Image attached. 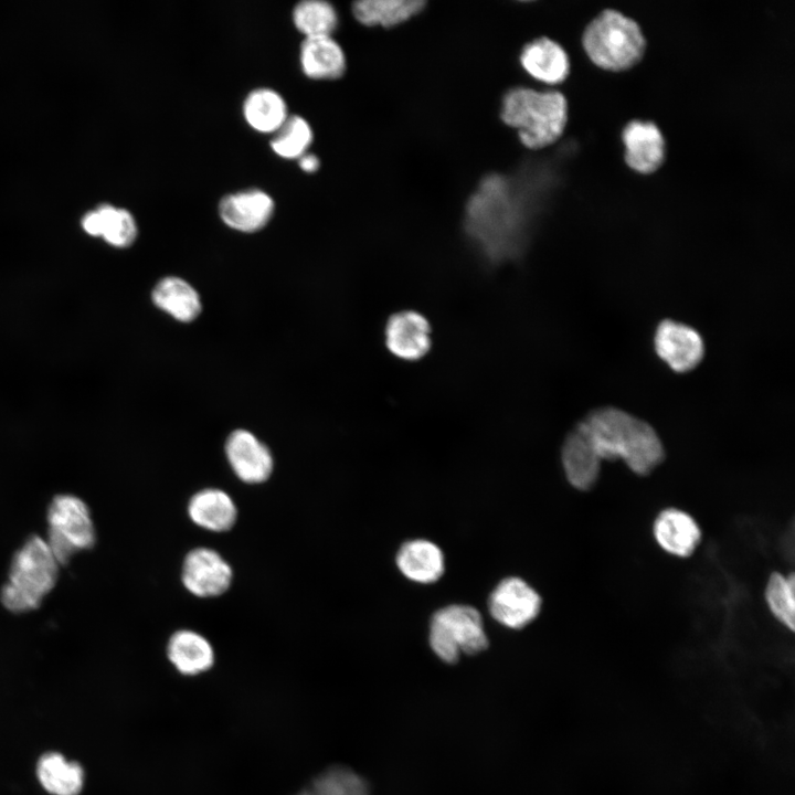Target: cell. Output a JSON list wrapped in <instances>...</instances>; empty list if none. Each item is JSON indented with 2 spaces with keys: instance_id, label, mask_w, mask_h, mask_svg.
<instances>
[{
  "instance_id": "obj_7",
  "label": "cell",
  "mask_w": 795,
  "mask_h": 795,
  "mask_svg": "<svg viewBox=\"0 0 795 795\" xmlns=\"http://www.w3.org/2000/svg\"><path fill=\"white\" fill-rule=\"evenodd\" d=\"M45 542L60 565H65L77 552L96 543V531L89 508L74 495L55 496L47 508Z\"/></svg>"
},
{
  "instance_id": "obj_22",
  "label": "cell",
  "mask_w": 795,
  "mask_h": 795,
  "mask_svg": "<svg viewBox=\"0 0 795 795\" xmlns=\"http://www.w3.org/2000/svg\"><path fill=\"white\" fill-rule=\"evenodd\" d=\"M242 114L252 129L272 135L289 116L284 97L268 87L251 91L243 102Z\"/></svg>"
},
{
  "instance_id": "obj_19",
  "label": "cell",
  "mask_w": 795,
  "mask_h": 795,
  "mask_svg": "<svg viewBox=\"0 0 795 795\" xmlns=\"http://www.w3.org/2000/svg\"><path fill=\"white\" fill-rule=\"evenodd\" d=\"M396 565L409 580L417 583H433L444 572V555L432 541L414 539L404 542L396 554Z\"/></svg>"
},
{
  "instance_id": "obj_4",
  "label": "cell",
  "mask_w": 795,
  "mask_h": 795,
  "mask_svg": "<svg viewBox=\"0 0 795 795\" xmlns=\"http://www.w3.org/2000/svg\"><path fill=\"white\" fill-rule=\"evenodd\" d=\"M60 566L45 540L30 537L11 560L8 581L0 592L2 605L14 614L39 608L55 586Z\"/></svg>"
},
{
  "instance_id": "obj_29",
  "label": "cell",
  "mask_w": 795,
  "mask_h": 795,
  "mask_svg": "<svg viewBox=\"0 0 795 795\" xmlns=\"http://www.w3.org/2000/svg\"><path fill=\"white\" fill-rule=\"evenodd\" d=\"M795 582L793 574L773 573L765 587V601L773 616L785 627L795 626Z\"/></svg>"
},
{
  "instance_id": "obj_6",
  "label": "cell",
  "mask_w": 795,
  "mask_h": 795,
  "mask_svg": "<svg viewBox=\"0 0 795 795\" xmlns=\"http://www.w3.org/2000/svg\"><path fill=\"white\" fill-rule=\"evenodd\" d=\"M428 640L434 654L448 664L456 662L460 654L475 655L488 646L480 613L473 606L460 604L434 613Z\"/></svg>"
},
{
  "instance_id": "obj_9",
  "label": "cell",
  "mask_w": 795,
  "mask_h": 795,
  "mask_svg": "<svg viewBox=\"0 0 795 795\" xmlns=\"http://www.w3.org/2000/svg\"><path fill=\"white\" fill-rule=\"evenodd\" d=\"M657 356L675 372L693 370L704 356V342L692 327L671 319L657 326L654 336Z\"/></svg>"
},
{
  "instance_id": "obj_13",
  "label": "cell",
  "mask_w": 795,
  "mask_h": 795,
  "mask_svg": "<svg viewBox=\"0 0 795 795\" xmlns=\"http://www.w3.org/2000/svg\"><path fill=\"white\" fill-rule=\"evenodd\" d=\"M225 454L235 475L246 484H262L272 475L274 460L269 449L248 431L231 433Z\"/></svg>"
},
{
  "instance_id": "obj_20",
  "label": "cell",
  "mask_w": 795,
  "mask_h": 795,
  "mask_svg": "<svg viewBox=\"0 0 795 795\" xmlns=\"http://www.w3.org/2000/svg\"><path fill=\"white\" fill-rule=\"evenodd\" d=\"M167 655L174 668L184 676L202 674L214 662V651L209 640L189 629L178 630L170 637Z\"/></svg>"
},
{
  "instance_id": "obj_30",
  "label": "cell",
  "mask_w": 795,
  "mask_h": 795,
  "mask_svg": "<svg viewBox=\"0 0 795 795\" xmlns=\"http://www.w3.org/2000/svg\"><path fill=\"white\" fill-rule=\"evenodd\" d=\"M96 209L102 218L100 237L119 248L128 247L135 242L138 227L128 210L112 204H102Z\"/></svg>"
},
{
  "instance_id": "obj_1",
  "label": "cell",
  "mask_w": 795,
  "mask_h": 795,
  "mask_svg": "<svg viewBox=\"0 0 795 795\" xmlns=\"http://www.w3.org/2000/svg\"><path fill=\"white\" fill-rule=\"evenodd\" d=\"M508 186L499 176L485 179L467 208L465 231L491 266L520 257L526 246V219L517 203H508Z\"/></svg>"
},
{
  "instance_id": "obj_26",
  "label": "cell",
  "mask_w": 795,
  "mask_h": 795,
  "mask_svg": "<svg viewBox=\"0 0 795 795\" xmlns=\"http://www.w3.org/2000/svg\"><path fill=\"white\" fill-rule=\"evenodd\" d=\"M296 795H369V787L357 772L336 765L319 773Z\"/></svg>"
},
{
  "instance_id": "obj_24",
  "label": "cell",
  "mask_w": 795,
  "mask_h": 795,
  "mask_svg": "<svg viewBox=\"0 0 795 795\" xmlns=\"http://www.w3.org/2000/svg\"><path fill=\"white\" fill-rule=\"evenodd\" d=\"M36 775L41 785L53 795H77L83 787L82 766L76 762H68L57 752L40 757Z\"/></svg>"
},
{
  "instance_id": "obj_28",
  "label": "cell",
  "mask_w": 795,
  "mask_h": 795,
  "mask_svg": "<svg viewBox=\"0 0 795 795\" xmlns=\"http://www.w3.org/2000/svg\"><path fill=\"white\" fill-rule=\"evenodd\" d=\"M312 138L310 124L299 115H290L273 134L269 145L276 156L297 160L307 152Z\"/></svg>"
},
{
  "instance_id": "obj_32",
  "label": "cell",
  "mask_w": 795,
  "mask_h": 795,
  "mask_svg": "<svg viewBox=\"0 0 795 795\" xmlns=\"http://www.w3.org/2000/svg\"><path fill=\"white\" fill-rule=\"evenodd\" d=\"M299 168L306 173H314L320 167L319 158L312 153L306 152L297 159Z\"/></svg>"
},
{
  "instance_id": "obj_25",
  "label": "cell",
  "mask_w": 795,
  "mask_h": 795,
  "mask_svg": "<svg viewBox=\"0 0 795 795\" xmlns=\"http://www.w3.org/2000/svg\"><path fill=\"white\" fill-rule=\"evenodd\" d=\"M422 0H360L352 4L354 18L368 26H394L420 13Z\"/></svg>"
},
{
  "instance_id": "obj_11",
  "label": "cell",
  "mask_w": 795,
  "mask_h": 795,
  "mask_svg": "<svg viewBox=\"0 0 795 795\" xmlns=\"http://www.w3.org/2000/svg\"><path fill=\"white\" fill-rule=\"evenodd\" d=\"M384 340L394 357L404 361L420 360L432 346L430 322L415 310L398 311L386 320Z\"/></svg>"
},
{
  "instance_id": "obj_2",
  "label": "cell",
  "mask_w": 795,
  "mask_h": 795,
  "mask_svg": "<svg viewBox=\"0 0 795 795\" xmlns=\"http://www.w3.org/2000/svg\"><path fill=\"white\" fill-rule=\"evenodd\" d=\"M601 460H622L637 475H647L664 459V446L645 421L613 407L592 411L580 422Z\"/></svg>"
},
{
  "instance_id": "obj_31",
  "label": "cell",
  "mask_w": 795,
  "mask_h": 795,
  "mask_svg": "<svg viewBox=\"0 0 795 795\" xmlns=\"http://www.w3.org/2000/svg\"><path fill=\"white\" fill-rule=\"evenodd\" d=\"M83 230L92 236H100L102 218L97 209L87 212L82 219Z\"/></svg>"
},
{
  "instance_id": "obj_17",
  "label": "cell",
  "mask_w": 795,
  "mask_h": 795,
  "mask_svg": "<svg viewBox=\"0 0 795 795\" xmlns=\"http://www.w3.org/2000/svg\"><path fill=\"white\" fill-rule=\"evenodd\" d=\"M520 63L531 77L550 85L563 82L570 71L569 57L563 47L544 36L522 49Z\"/></svg>"
},
{
  "instance_id": "obj_10",
  "label": "cell",
  "mask_w": 795,
  "mask_h": 795,
  "mask_svg": "<svg viewBox=\"0 0 795 795\" xmlns=\"http://www.w3.org/2000/svg\"><path fill=\"white\" fill-rule=\"evenodd\" d=\"M181 576L183 585L193 595L213 597L230 587L232 569L216 551L197 548L184 558Z\"/></svg>"
},
{
  "instance_id": "obj_5",
  "label": "cell",
  "mask_w": 795,
  "mask_h": 795,
  "mask_svg": "<svg viewBox=\"0 0 795 795\" xmlns=\"http://www.w3.org/2000/svg\"><path fill=\"white\" fill-rule=\"evenodd\" d=\"M583 46L598 67L622 71L640 60L645 40L635 21L617 11L605 10L586 26Z\"/></svg>"
},
{
  "instance_id": "obj_23",
  "label": "cell",
  "mask_w": 795,
  "mask_h": 795,
  "mask_svg": "<svg viewBox=\"0 0 795 795\" xmlns=\"http://www.w3.org/2000/svg\"><path fill=\"white\" fill-rule=\"evenodd\" d=\"M151 297L158 308L183 322L195 319L201 311L197 290L179 277L161 279L153 288Z\"/></svg>"
},
{
  "instance_id": "obj_3",
  "label": "cell",
  "mask_w": 795,
  "mask_h": 795,
  "mask_svg": "<svg viewBox=\"0 0 795 795\" xmlns=\"http://www.w3.org/2000/svg\"><path fill=\"white\" fill-rule=\"evenodd\" d=\"M500 115L505 124L517 130L524 147L541 149L563 134L568 105L560 92L516 87L505 94Z\"/></svg>"
},
{
  "instance_id": "obj_8",
  "label": "cell",
  "mask_w": 795,
  "mask_h": 795,
  "mask_svg": "<svg viewBox=\"0 0 795 795\" xmlns=\"http://www.w3.org/2000/svg\"><path fill=\"white\" fill-rule=\"evenodd\" d=\"M541 597L526 581L510 576L500 581L488 598L489 613L499 624L520 629L540 613Z\"/></svg>"
},
{
  "instance_id": "obj_21",
  "label": "cell",
  "mask_w": 795,
  "mask_h": 795,
  "mask_svg": "<svg viewBox=\"0 0 795 795\" xmlns=\"http://www.w3.org/2000/svg\"><path fill=\"white\" fill-rule=\"evenodd\" d=\"M188 513L199 527L216 532L230 530L237 517L232 498L214 488L194 494L189 501Z\"/></svg>"
},
{
  "instance_id": "obj_18",
  "label": "cell",
  "mask_w": 795,
  "mask_h": 795,
  "mask_svg": "<svg viewBox=\"0 0 795 795\" xmlns=\"http://www.w3.org/2000/svg\"><path fill=\"white\" fill-rule=\"evenodd\" d=\"M303 73L311 80H336L346 71V55L332 36L304 38L299 49Z\"/></svg>"
},
{
  "instance_id": "obj_12",
  "label": "cell",
  "mask_w": 795,
  "mask_h": 795,
  "mask_svg": "<svg viewBox=\"0 0 795 795\" xmlns=\"http://www.w3.org/2000/svg\"><path fill=\"white\" fill-rule=\"evenodd\" d=\"M274 199L264 190L252 188L224 195L219 203L221 220L231 229L256 232L273 218Z\"/></svg>"
},
{
  "instance_id": "obj_14",
  "label": "cell",
  "mask_w": 795,
  "mask_h": 795,
  "mask_svg": "<svg viewBox=\"0 0 795 795\" xmlns=\"http://www.w3.org/2000/svg\"><path fill=\"white\" fill-rule=\"evenodd\" d=\"M561 463L568 481L579 490L591 489L598 479L602 460L580 423L564 439Z\"/></svg>"
},
{
  "instance_id": "obj_15",
  "label": "cell",
  "mask_w": 795,
  "mask_h": 795,
  "mask_svg": "<svg viewBox=\"0 0 795 795\" xmlns=\"http://www.w3.org/2000/svg\"><path fill=\"white\" fill-rule=\"evenodd\" d=\"M653 532L658 545L678 558L690 556L701 540L697 521L677 508L660 511L654 521Z\"/></svg>"
},
{
  "instance_id": "obj_16",
  "label": "cell",
  "mask_w": 795,
  "mask_h": 795,
  "mask_svg": "<svg viewBox=\"0 0 795 795\" xmlns=\"http://www.w3.org/2000/svg\"><path fill=\"white\" fill-rule=\"evenodd\" d=\"M627 165L639 173L656 171L664 161L665 142L653 123L633 120L623 130Z\"/></svg>"
},
{
  "instance_id": "obj_27",
  "label": "cell",
  "mask_w": 795,
  "mask_h": 795,
  "mask_svg": "<svg viewBox=\"0 0 795 795\" xmlns=\"http://www.w3.org/2000/svg\"><path fill=\"white\" fill-rule=\"evenodd\" d=\"M295 28L304 38L331 36L338 25L335 7L324 0H305L292 13Z\"/></svg>"
}]
</instances>
